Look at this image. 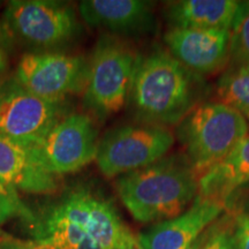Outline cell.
I'll use <instances>...</instances> for the list:
<instances>
[{
    "mask_svg": "<svg viewBox=\"0 0 249 249\" xmlns=\"http://www.w3.org/2000/svg\"><path fill=\"white\" fill-rule=\"evenodd\" d=\"M198 177L187 157L173 155L119 177L116 187L134 219L160 223L193 204L198 195Z\"/></svg>",
    "mask_w": 249,
    "mask_h": 249,
    "instance_id": "6da1fadb",
    "label": "cell"
},
{
    "mask_svg": "<svg viewBox=\"0 0 249 249\" xmlns=\"http://www.w3.org/2000/svg\"><path fill=\"white\" fill-rule=\"evenodd\" d=\"M196 77L166 50L140 57L129 92L136 117L145 124H178L197 105Z\"/></svg>",
    "mask_w": 249,
    "mask_h": 249,
    "instance_id": "7a4b0ae2",
    "label": "cell"
},
{
    "mask_svg": "<svg viewBox=\"0 0 249 249\" xmlns=\"http://www.w3.org/2000/svg\"><path fill=\"white\" fill-rule=\"evenodd\" d=\"M179 141L198 176L222 163L249 135L244 114L219 102L197 104L178 124Z\"/></svg>",
    "mask_w": 249,
    "mask_h": 249,
    "instance_id": "3957f363",
    "label": "cell"
},
{
    "mask_svg": "<svg viewBox=\"0 0 249 249\" xmlns=\"http://www.w3.org/2000/svg\"><path fill=\"white\" fill-rule=\"evenodd\" d=\"M140 55L114 36L98 39L89 61L83 95L86 108L99 119L119 112L127 103Z\"/></svg>",
    "mask_w": 249,
    "mask_h": 249,
    "instance_id": "277c9868",
    "label": "cell"
},
{
    "mask_svg": "<svg viewBox=\"0 0 249 249\" xmlns=\"http://www.w3.org/2000/svg\"><path fill=\"white\" fill-rule=\"evenodd\" d=\"M174 144V135L165 126L142 123L108 132L98 143V169L107 178H117L158 161Z\"/></svg>",
    "mask_w": 249,
    "mask_h": 249,
    "instance_id": "5b68a950",
    "label": "cell"
},
{
    "mask_svg": "<svg viewBox=\"0 0 249 249\" xmlns=\"http://www.w3.org/2000/svg\"><path fill=\"white\" fill-rule=\"evenodd\" d=\"M12 35L35 48H57L71 42L80 31L71 5L52 0H14L5 12Z\"/></svg>",
    "mask_w": 249,
    "mask_h": 249,
    "instance_id": "8992f818",
    "label": "cell"
},
{
    "mask_svg": "<svg viewBox=\"0 0 249 249\" xmlns=\"http://www.w3.org/2000/svg\"><path fill=\"white\" fill-rule=\"evenodd\" d=\"M88 68L89 62L82 55L26 53L18 62L14 79L37 97L62 104L67 96L86 89Z\"/></svg>",
    "mask_w": 249,
    "mask_h": 249,
    "instance_id": "52a82bcc",
    "label": "cell"
},
{
    "mask_svg": "<svg viewBox=\"0 0 249 249\" xmlns=\"http://www.w3.org/2000/svg\"><path fill=\"white\" fill-rule=\"evenodd\" d=\"M62 104L37 97L14 77L0 81V139L34 145L61 120Z\"/></svg>",
    "mask_w": 249,
    "mask_h": 249,
    "instance_id": "ba28073f",
    "label": "cell"
},
{
    "mask_svg": "<svg viewBox=\"0 0 249 249\" xmlns=\"http://www.w3.org/2000/svg\"><path fill=\"white\" fill-rule=\"evenodd\" d=\"M98 143L91 119L74 113L61 119L44 139L29 147L43 167L59 176L76 172L96 160Z\"/></svg>",
    "mask_w": 249,
    "mask_h": 249,
    "instance_id": "9c48e42d",
    "label": "cell"
},
{
    "mask_svg": "<svg viewBox=\"0 0 249 249\" xmlns=\"http://www.w3.org/2000/svg\"><path fill=\"white\" fill-rule=\"evenodd\" d=\"M53 209L82 227L102 249L141 247L139 238L121 222L113 205L86 189L71 193Z\"/></svg>",
    "mask_w": 249,
    "mask_h": 249,
    "instance_id": "30bf717a",
    "label": "cell"
},
{
    "mask_svg": "<svg viewBox=\"0 0 249 249\" xmlns=\"http://www.w3.org/2000/svg\"><path fill=\"white\" fill-rule=\"evenodd\" d=\"M167 51L197 76L217 73L231 60V31L171 28L165 31Z\"/></svg>",
    "mask_w": 249,
    "mask_h": 249,
    "instance_id": "8fae6325",
    "label": "cell"
},
{
    "mask_svg": "<svg viewBox=\"0 0 249 249\" xmlns=\"http://www.w3.org/2000/svg\"><path fill=\"white\" fill-rule=\"evenodd\" d=\"M225 203L197 195L188 210L139 235L142 249H187L223 213Z\"/></svg>",
    "mask_w": 249,
    "mask_h": 249,
    "instance_id": "7c38bea8",
    "label": "cell"
},
{
    "mask_svg": "<svg viewBox=\"0 0 249 249\" xmlns=\"http://www.w3.org/2000/svg\"><path fill=\"white\" fill-rule=\"evenodd\" d=\"M79 12L89 27L112 34H139L154 26L151 2L144 0H85Z\"/></svg>",
    "mask_w": 249,
    "mask_h": 249,
    "instance_id": "4fadbf2b",
    "label": "cell"
},
{
    "mask_svg": "<svg viewBox=\"0 0 249 249\" xmlns=\"http://www.w3.org/2000/svg\"><path fill=\"white\" fill-rule=\"evenodd\" d=\"M0 179L29 194H52L58 189L57 176L43 167L29 145L0 139Z\"/></svg>",
    "mask_w": 249,
    "mask_h": 249,
    "instance_id": "5bb4252c",
    "label": "cell"
},
{
    "mask_svg": "<svg viewBox=\"0 0 249 249\" xmlns=\"http://www.w3.org/2000/svg\"><path fill=\"white\" fill-rule=\"evenodd\" d=\"M236 0H181L167 6L171 28L231 31L240 8Z\"/></svg>",
    "mask_w": 249,
    "mask_h": 249,
    "instance_id": "9a60e30c",
    "label": "cell"
},
{
    "mask_svg": "<svg viewBox=\"0 0 249 249\" xmlns=\"http://www.w3.org/2000/svg\"><path fill=\"white\" fill-rule=\"evenodd\" d=\"M249 182V135L239 143L222 163L198 177V195L219 200L227 197L239 187Z\"/></svg>",
    "mask_w": 249,
    "mask_h": 249,
    "instance_id": "2e32d148",
    "label": "cell"
},
{
    "mask_svg": "<svg viewBox=\"0 0 249 249\" xmlns=\"http://www.w3.org/2000/svg\"><path fill=\"white\" fill-rule=\"evenodd\" d=\"M38 240L57 249H102L82 227L52 209L43 224L37 225Z\"/></svg>",
    "mask_w": 249,
    "mask_h": 249,
    "instance_id": "e0dca14e",
    "label": "cell"
},
{
    "mask_svg": "<svg viewBox=\"0 0 249 249\" xmlns=\"http://www.w3.org/2000/svg\"><path fill=\"white\" fill-rule=\"evenodd\" d=\"M217 102L249 116V66H232L218 81Z\"/></svg>",
    "mask_w": 249,
    "mask_h": 249,
    "instance_id": "ac0fdd59",
    "label": "cell"
},
{
    "mask_svg": "<svg viewBox=\"0 0 249 249\" xmlns=\"http://www.w3.org/2000/svg\"><path fill=\"white\" fill-rule=\"evenodd\" d=\"M232 66H249V2H241L231 29Z\"/></svg>",
    "mask_w": 249,
    "mask_h": 249,
    "instance_id": "d6986e66",
    "label": "cell"
},
{
    "mask_svg": "<svg viewBox=\"0 0 249 249\" xmlns=\"http://www.w3.org/2000/svg\"><path fill=\"white\" fill-rule=\"evenodd\" d=\"M17 217L22 218L24 222L37 227L36 217L20 200L17 189L0 179V225Z\"/></svg>",
    "mask_w": 249,
    "mask_h": 249,
    "instance_id": "ffe728a7",
    "label": "cell"
},
{
    "mask_svg": "<svg viewBox=\"0 0 249 249\" xmlns=\"http://www.w3.org/2000/svg\"><path fill=\"white\" fill-rule=\"evenodd\" d=\"M202 249H238L234 226L231 227H214L210 229L209 235Z\"/></svg>",
    "mask_w": 249,
    "mask_h": 249,
    "instance_id": "44dd1931",
    "label": "cell"
},
{
    "mask_svg": "<svg viewBox=\"0 0 249 249\" xmlns=\"http://www.w3.org/2000/svg\"><path fill=\"white\" fill-rule=\"evenodd\" d=\"M0 249H57L53 245L48 241H21L11 238L8 235H2L0 238Z\"/></svg>",
    "mask_w": 249,
    "mask_h": 249,
    "instance_id": "7402d4cb",
    "label": "cell"
},
{
    "mask_svg": "<svg viewBox=\"0 0 249 249\" xmlns=\"http://www.w3.org/2000/svg\"><path fill=\"white\" fill-rule=\"evenodd\" d=\"M238 249H249V214H240L234 224Z\"/></svg>",
    "mask_w": 249,
    "mask_h": 249,
    "instance_id": "603a6c76",
    "label": "cell"
},
{
    "mask_svg": "<svg viewBox=\"0 0 249 249\" xmlns=\"http://www.w3.org/2000/svg\"><path fill=\"white\" fill-rule=\"evenodd\" d=\"M209 231H210V229L207 230L203 234H201L200 236H198V238L196 239V240L193 242V244L189 246L187 249H202L203 248L205 241H207V239H208V235H209Z\"/></svg>",
    "mask_w": 249,
    "mask_h": 249,
    "instance_id": "cb8c5ba5",
    "label": "cell"
},
{
    "mask_svg": "<svg viewBox=\"0 0 249 249\" xmlns=\"http://www.w3.org/2000/svg\"><path fill=\"white\" fill-rule=\"evenodd\" d=\"M5 65H6V62H5V57H4V54H2L1 50H0V73H1V71H4Z\"/></svg>",
    "mask_w": 249,
    "mask_h": 249,
    "instance_id": "d4e9b609",
    "label": "cell"
},
{
    "mask_svg": "<svg viewBox=\"0 0 249 249\" xmlns=\"http://www.w3.org/2000/svg\"><path fill=\"white\" fill-rule=\"evenodd\" d=\"M124 249H142V247H135V248H124Z\"/></svg>",
    "mask_w": 249,
    "mask_h": 249,
    "instance_id": "484cf974",
    "label": "cell"
},
{
    "mask_svg": "<svg viewBox=\"0 0 249 249\" xmlns=\"http://www.w3.org/2000/svg\"><path fill=\"white\" fill-rule=\"evenodd\" d=\"M246 119H247V121H248V124H249V116H248V117H246Z\"/></svg>",
    "mask_w": 249,
    "mask_h": 249,
    "instance_id": "4316f807",
    "label": "cell"
},
{
    "mask_svg": "<svg viewBox=\"0 0 249 249\" xmlns=\"http://www.w3.org/2000/svg\"><path fill=\"white\" fill-rule=\"evenodd\" d=\"M1 236H2V235H1V232H0V238H1Z\"/></svg>",
    "mask_w": 249,
    "mask_h": 249,
    "instance_id": "83f0119b",
    "label": "cell"
}]
</instances>
